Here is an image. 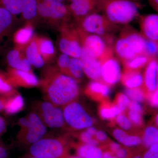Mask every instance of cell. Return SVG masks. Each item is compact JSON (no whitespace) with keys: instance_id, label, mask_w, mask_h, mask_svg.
I'll return each mask as SVG.
<instances>
[{"instance_id":"50","label":"cell","mask_w":158,"mask_h":158,"mask_svg":"<svg viewBox=\"0 0 158 158\" xmlns=\"http://www.w3.org/2000/svg\"><path fill=\"white\" fill-rule=\"evenodd\" d=\"M142 154L137 150L135 149L131 155L127 158H142Z\"/></svg>"},{"instance_id":"3","label":"cell","mask_w":158,"mask_h":158,"mask_svg":"<svg viewBox=\"0 0 158 158\" xmlns=\"http://www.w3.org/2000/svg\"><path fill=\"white\" fill-rule=\"evenodd\" d=\"M102 11L118 25H127L139 15V3L131 0H99Z\"/></svg>"},{"instance_id":"45","label":"cell","mask_w":158,"mask_h":158,"mask_svg":"<svg viewBox=\"0 0 158 158\" xmlns=\"http://www.w3.org/2000/svg\"><path fill=\"white\" fill-rule=\"evenodd\" d=\"M101 147L103 150L102 158H118L112 152L105 146Z\"/></svg>"},{"instance_id":"5","label":"cell","mask_w":158,"mask_h":158,"mask_svg":"<svg viewBox=\"0 0 158 158\" xmlns=\"http://www.w3.org/2000/svg\"><path fill=\"white\" fill-rule=\"evenodd\" d=\"M77 25L87 33L102 37L113 47L115 34L120 27V26L112 22L104 15L99 13L86 16Z\"/></svg>"},{"instance_id":"23","label":"cell","mask_w":158,"mask_h":158,"mask_svg":"<svg viewBox=\"0 0 158 158\" xmlns=\"http://www.w3.org/2000/svg\"><path fill=\"white\" fill-rule=\"evenodd\" d=\"M24 49L26 58L31 65L37 68H41L44 65L45 62L40 53L36 35H34Z\"/></svg>"},{"instance_id":"28","label":"cell","mask_w":158,"mask_h":158,"mask_svg":"<svg viewBox=\"0 0 158 158\" xmlns=\"http://www.w3.org/2000/svg\"><path fill=\"white\" fill-rule=\"evenodd\" d=\"M77 155L83 158H102L101 147L80 143L75 146Z\"/></svg>"},{"instance_id":"56","label":"cell","mask_w":158,"mask_h":158,"mask_svg":"<svg viewBox=\"0 0 158 158\" xmlns=\"http://www.w3.org/2000/svg\"><path fill=\"white\" fill-rule=\"evenodd\" d=\"M131 1H133V2H135L139 3V2H140V1H141V0H131Z\"/></svg>"},{"instance_id":"46","label":"cell","mask_w":158,"mask_h":158,"mask_svg":"<svg viewBox=\"0 0 158 158\" xmlns=\"http://www.w3.org/2000/svg\"><path fill=\"white\" fill-rule=\"evenodd\" d=\"M8 152L6 147L0 144V158H7Z\"/></svg>"},{"instance_id":"19","label":"cell","mask_w":158,"mask_h":158,"mask_svg":"<svg viewBox=\"0 0 158 158\" xmlns=\"http://www.w3.org/2000/svg\"><path fill=\"white\" fill-rule=\"evenodd\" d=\"M110 92V86L101 81H91L85 89L88 96L94 100L101 102L108 99Z\"/></svg>"},{"instance_id":"48","label":"cell","mask_w":158,"mask_h":158,"mask_svg":"<svg viewBox=\"0 0 158 158\" xmlns=\"http://www.w3.org/2000/svg\"><path fill=\"white\" fill-rule=\"evenodd\" d=\"M86 129V131L87 132H88V134H90V135L94 138L95 134H96V132L98 131L96 128L94 127L93 126H90L87 128Z\"/></svg>"},{"instance_id":"58","label":"cell","mask_w":158,"mask_h":158,"mask_svg":"<svg viewBox=\"0 0 158 158\" xmlns=\"http://www.w3.org/2000/svg\"><path fill=\"white\" fill-rule=\"evenodd\" d=\"M30 158H38L35 157L33 156V157H32Z\"/></svg>"},{"instance_id":"57","label":"cell","mask_w":158,"mask_h":158,"mask_svg":"<svg viewBox=\"0 0 158 158\" xmlns=\"http://www.w3.org/2000/svg\"><path fill=\"white\" fill-rule=\"evenodd\" d=\"M59 1H60V2H63L65 1V0H59Z\"/></svg>"},{"instance_id":"31","label":"cell","mask_w":158,"mask_h":158,"mask_svg":"<svg viewBox=\"0 0 158 158\" xmlns=\"http://www.w3.org/2000/svg\"><path fill=\"white\" fill-rule=\"evenodd\" d=\"M24 105V101L21 95H15L5 102L4 110L9 114H14L20 111Z\"/></svg>"},{"instance_id":"25","label":"cell","mask_w":158,"mask_h":158,"mask_svg":"<svg viewBox=\"0 0 158 158\" xmlns=\"http://www.w3.org/2000/svg\"><path fill=\"white\" fill-rule=\"evenodd\" d=\"M120 81L126 88H140L143 83V75L139 71L124 70Z\"/></svg>"},{"instance_id":"52","label":"cell","mask_w":158,"mask_h":158,"mask_svg":"<svg viewBox=\"0 0 158 158\" xmlns=\"http://www.w3.org/2000/svg\"><path fill=\"white\" fill-rule=\"evenodd\" d=\"M5 107V102H3L2 100L0 99V111L4 109Z\"/></svg>"},{"instance_id":"10","label":"cell","mask_w":158,"mask_h":158,"mask_svg":"<svg viewBox=\"0 0 158 158\" xmlns=\"http://www.w3.org/2000/svg\"><path fill=\"white\" fill-rule=\"evenodd\" d=\"M2 6L16 19L19 16L27 22L37 18V0H0Z\"/></svg>"},{"instance_id":"4","label":"cell","mask_w":158,"mask_h":158,"mask_svg":"<svg viewBox=\"0 0 158 158\" xmlns=\"http://www.w3.org/2000/svg\"><path fill=\"white\" fill-rule=\"evenodd\" d=\"M71 15L68 6L59 0H37V18L59 31L70 21Z\"/></svg>"},{"instance_id":"27","label":"cell","mask_w":158,"mask_h":158,"mask_svg":"<svg viewBox=\"0 0 158 158\" xmlns=\"http://www.w3.org/2000/svg\"><path fill=\"white\" fill-rule=\"evenodd\" d=\"M120 113H122L118 107L108 99L101 102L98 107L99 116L104 120L113 121Z\"/></svg>"},{"instance_id":"38","label":"cell","mask_w":158,"mask_h":158,"mask_svg":"<svg viewBox=\"0 0 158 158\" xmlns=\"http://www.w3.org/2000/svg\"><path fill=\"white\" fill-rule=\"evenodd\" d=\"M79 139L82 143L94 145V146L102 147L101 144L95 139V138L90 135V134L85 131L80 134Z\"/></svg>"},{"instance_id":"47","label":"cell","mask_w":158,"mask_h":158,"mask_svg":"<svg viewBox=\"0 0 158 158\" xmlns=\"http://www.w3.org/2000/svg\"><path fill=\"white\" fill-rule=\"evenodd\" d=\"M6 127V122L5 119L0 116V135H2L5 131Z\"/></svg>"},{"instance_id":"42","label":"cell","mask_w":158,"mask_h":158,"mask_svg":"<svg viewBox=\"0 0 158 158\" xmlns=\"http://www.w3.org/2000/svg\"><path fill=\"white\" fill-rule=\"evenodd\" d=\"M142 158H158V145L147 148L142 154Z\"/></svg>"},{"instance_id":"14","label":"cell","mask_w":158,"mask_h":158,"mask_svg":"<svg viewBox=\"0 0 158 158\" xmlns=\"http://www.w3.org/2000/svg\"><path fill=\"white\" fill-rule=\"evenodd\" d=\"M44 120L46 124L52 128L62 127L65 123L63 111L54 106V104L45 102L41 106Z\"/></svg>"},{"instance_id":"32","label":"cell","mask_w":158,"mask_h":158,"mask_svg":"<svg viewBox=\"0 0 158 158\" xmlns=\"http://www.w3.org/2000/svg\"><path fill=\"white\" fill-rule=\"evenodd\" d=\"M84 74L83 63L81 59L71 57L68 76L71 77L77 81L81 79Z\"/></svg>"},{"instance_id":"6","label":"cell","mask_w":158,"mask_h":158,"mask_svg":"<svg viewBox=\"0 0 158 158\" xmlns=\"http://www.w3.org/2000/svg\"><path fill=\"white\" fill-rule=\"evenodd\" d=\"M77 28L82 48L89 56L98 59L101 62L114 56L113 46L103 38L96 34L87 33L77 25Z\"/></svg>"},{"instance_id":"20","label":"cell","mask_w":158,"mask_h":158,"mask_svg":"<svg viewBox=\"0 0 158 158\" xmlns=\"http://www.w3.org/2000/svg\"><path fill=\"white\" fill-rule=\"evenodd\" d=\"M22 50L16 47L10 50L7 54V62L13 69L31 71V65Z\"/></svg>"},{"instance_id":"53","label":"cell","mask_w":158,"mask_h":158,"mask_svg":"<svg viewBox=\"0 0 158 158\" xmlns=\"http://www.w3.org/2000/svg\"><path fill=\"white\" fill-rule=\"evenodd\" d=\"M83 158L79 156H69L67 155L66 156H65L64 158Z\"/></svg>"},{"instance_id":"39","label":"cell","mask_w":158,"mask_h":158,"mask_svg":"<svg viewBox=\"0 0 158 158\" xmlns=\"http://www.w3.org/2000/svg\"><path fill=\"white\" fill-rule=\"evenodd\" d=\"M127 116L135 126L140 127L143 124L142 114L131 110H128Z\"/></svg>"},{"instance_id":"12","label":"cell","mask_w":158,"mask_h":158,"mask_svg":"<svg viewBox=\"0 0 158 158\" xmlns=\"http://www.w3.org/2000/svg\"><path fill=\"white\" fill-rule=\"evenodd\" d=\"M17 19L8 10L0 6V55L11 38Z\"/></svg>"},{"instance_id":"8","label":"cell","mask_w":158,"mask_h":158,"mask_svg":"<svg viewBox=\"0 0 158 158\" xmlns=\"http://www.w3.org/2000/svg\"><path fill=\"white\" fill-rule=\"evenodd\" d=\"M67 152L65 143L54 138H41L30 148L32 156L38 158H63L67 155Z\"/></svg>"},{"instance_id":"7","label":"cell","mask_w":158,"mask_h":158,"mask_svg":"<svg viewBox=\"0 0 158 158\" xmlns=\"http://www.w3.org/2000/svg\"><path fill=\"white\" fill-rule=\"evenodd\" d=\"M60 31L59 47L62 53L71 57L80 58L82 48L77 25L68 22L62 26Z\"/></svg>"},{"instance_id":"24","label":"cell","mask_w":158,"mask_h":158,"mask_svg":"<svg viewBox=\"0 0 158 158\" xmlns=\"http://www.w3.org/2000/svg\"><path fill=\"white\" fill-rule=\"evenodd\" d=\"M34 28L31 22L19 29L14 34L13 40L17 48L24 49L34 36Z\"/></svg>"},{"instance_id":"26","label":"cell","mask_w":158,"mask_h":158,"mask_svg":"<svg viewBox=\"0 0 158 158\" xmlns=\"http://www.w3.org/2000/svg\"><path fill=\"white\" fill-rule=\"evenodd\" d=\"M37 43L40 53L45 63L53 59L55 49L52 42L48 38L37 36Z\"/></svg>"},{"instance_id":"15","label":"cell","mask_w":158,"mask_h":158,"mask_svg":"<svg viewBox=\"0 0 158 158\" xmlns=\"http://www.w3.org/2000/svg\"><path fill=\"white\" fill-rule=\"evenodd\" d=\"M139 25L140 33L145 39L158 42V14L141 16Z\"/></svg>"},{"instance_id":"41","label":"cell","mask_w":158,"mask_h":158,"mask_svg":"<svg viewBox=\"0 0 158 158\" xmlns=\"http://www.w3.org/2000/svg\"><path fill=\"white\" fill-rule=\"evenodd\" d=\"M94 138L100 143L102 147L107 145L111 141L107 134L102 130H98L97 131Z\"/></svg>"},{"instance_id":"13","label":"cell","mask_w":158,"mask_h":158,"mask_svg":"<svg viewBox=\"0 0 158 158\" xmlns=\"http://www.w3.org/2000/svg\"><path fill=\"white\" fill-rule=\"evenodd\" d=\"M121 69L118 59L114 56L102 62V81L110 87L120 81Z\"/></svg>"},{"instance_id":"21","label":"cell","mask_w":158,"mask_h":158,"mask_svg":"<svg viewBox=\"0 0 158 158\" xmlns=\"http://www.w3.org/2000/svg\"><path fill=\"white\" fill-rule=\"evenodd\" d=\"M10 82L25 87L36 86L39 83L37 77L31 71L12 69L9 72Z\"/></svg>"},{"instance_id":"36","label":"cell","mask_w":158,"mask_h":158,"mask_svg":"<svg viewBox=\"0 0 158 158\" xmlns=\"http://www.w3.org/2000/svg\"><path fill=\"white\" fill-rule=\"evenodd\" d=\"M144 54L150 58L158 56V42L145 39Z\"/></svg>"},{"instance_id":"11","label":"cell","mask_w":158,"mask_h":158,"mask_svg":"<svg viewBox=\"0 0 158 158\" xmlns=\"http://www.w3.org/2000/svg\"><path fill=\"white\" fill-rule=\"evenodd\" d=\"M68 7L77 24L86 16L102 11L99 0H70Z\"/></svg>"},{"instance_id":"18","label":"cell","mask_w":158,"mask_h":158,"mask_svg":"<svg viewBox=\"0 0 158 158\" xmlns=\"http://www.w3.org/2000/svg\"><path fill=\"white\" fill-rule=\"evenodd\" d=\"M158 60L156 58L150 59L145 66L143 75V83L141 88L151 94L157 88L156 66Z\"/></svg>"},{"instance_id":"43","label":"cell","mask_w":158,"mask_h":158,"mask_svg":"<svg viewBox=\"0 0 158 158\" xmlns=\"http://www.w3.org/2000/svg\"><path fill=\"white\" fill-rule=\"evenodd\" d=\"M127 110L138 112V113L142 114L143 113V108L139 102H138L131 101Z\"/></svg>"},{"instance_id":"51","label":"cell","mask_w":158,"mask_h":158,"mask_svg":"<svg viewBox=\"0 0 158 158\" xmlns=\"http://www.w3.org/2000/svg\"><path fill=\"white\" fill-rule=\"evenodd\" d=\"M20 124L23 127H27V128L30 124L29 119L25 118H21L19 120Z\"/></svg>"},{"instance_id":"55","label":"cell","mask_w":158,"mask_h":158,"mask_svg":"<svg viewBox=\"0 0 158 158\" xmlns=\"http://www.w3.org/2000/svg\"><path fill=\"white\" fill-rule=\"evenodd\" d=\"M155 121L156 123V124H157V125L158 126V114L156 116L155 118Z\"/></svg>"},{"instance_id":"29","label":"cell","mask_w":158,"mask_h":158,"mask_svg":"<svg viewBox=\"0 0 158 158\" xmlns=\"http://www.w3.org/2000/svg\"><path fill=\"white\" fill-rule=\"evenodd\" d=\"M151 59L147 55L143 54L125 61L122 63L124 70L141 71V69L146 66Z\"/></svg>"},{"instance_id":"40","label":"cell","mask_w":158,"mask_h":158,"mask_svg":"<svg viewBox=\"0 0 158 158\" xmlns=\"http://www.w3.org/2000/svg\"><path fill=\"white\" fill-rule=\"evenodd\" d=\"M12 90L10 82L7 81L0 74V93L8 94L11 93Z\"/></svg>"},{"instance_id":"16","label":"cell","mask_w":158,"mask_h":158,"mask_svg":"<svg viewBox=\"0 0 158 158\" xmlns=\"http://www.w3.org/2000/svg\"><path fill=\"white\" fill-rule=\"evenodd\" d=\"M80 59L83 63L85 74L92 81H102L101 62L98 59L90 56L83 48Z\"/></svg>"},{"instance_id":"9","label":"cell","mask_w":158,"mask_h":158,"mask_svg":"<svg viewBox=\"0 0 158 158\" xmlns=\"http://www.w3.org/2000/svg\"><path fill=\"white\" fill-rule=\"evenodd\" d=\"M63 113L65 122L74 129H84L94 124L93 117L81 104L75 101L65 106Z\"/></svg>"},{"instance_id":"44","label":"cell","mask_w":158,"mask_h":158,"mask_svg":"<svg viewBox=\"0 0 158 158\" xmlns=\"http://www.w3.org/2000/svg\"><path fill=\"white\" fill-rule=\"evenodd\" d=\"M149 102L152 106L158 107V88L155 91L151 94L149 97Z\"/></svg>"},{"instance_id":"49","label":"cell","mask_w":158,"mask_h":158,"mask_svg":"<svg viewBox=\"0 0 158 158\" xmlns=\"http://www.w3.org/2000/svg\"><path fill=\"white\" fill-rule=\"evenodd\" d=\"M151 6L157 12L158 14V0H148Z\"/></svg>"},{"instance_id":"35","label":"cell","mask_w":158,"mask_h":158,"mask_svg":"<svg viewBox=\"0 0 158 158\" xmlns=\"http://www.w3.org/2000/svg\"><path fill=\"white\" fill-rule=\"evenodd\" d=\"M130 102L131 100L125 94L119 92L116 94L113 103L118 107L121 113H124L128 109Z\"/></svg>"},{"instance_id":"17","label":"cell","mask_w":158,"mask_h":158,"mask_svg":"<svg viewBox=\"0 0 158 158\" xmlns=\"http://www.w3.org/2000/svg\"><path fill=\"white\" fill-rule=\"evenodd\" d=\"M28 119L30 124L26 139L28 142L33 144L41 139L46 132L47 129L42 120L35 113H31Z\"/></svg>"},{"instance_id":"30","label":"cell","mask_w":158,"mask_h":158,"mask_svg":"<svg viewBox=\"0 0 158 158\" xmlns=\"http://www.w3.org/2000/svg\"><path fill=\"white\" fill-rule=\"evenodd\" d=\"M142 144L146 148L153 145H158V129L148 126L144 130L142 137Z\"/></svg>"},{"instance_id":"34","label":"cell","mask_w":158,"mask_h":158,"mask_svg":"<svg viewBox=\"0 0 158 158\" xmlns=\"http://www.w3.org/2000/svg\"><path fill=\"white\" fill-rule=\"evenodd\" d=\"M114 119L115 123L120 129L125 131H131L135 126L124 113L118 114Z\"/></svg>"},{"instance_id":"37","label":"cell","mask_w":158,"mask_h":158,"mask_svg":"<svg viewBox=\"0 0 158 158\" xmlns=\"http://www.w3.org/2000/svg\"><path fill=\"white\" fill-rule=\"evenodd\" d=\"M71 57L66 54L62 53L59 56L57 60V64L59 70L62 73L68 76L69 68Z\"/></svg>"},{"instance_id":"22","label":"cell","mask_w":158,"mask_h":158,"mask_svg":"<svg viewBox=\"0 0 158 158\" xmlns=\"http://www.w3.org/2000/svg\"><path fill=\"white\" fill-rule=\"evenodd\" d=\"M112 134L119 144L125 147L135 148L142 144V138L137 135H130L121 129H113Z\"/></svg>"},{"instance_id":"2","label":"cell","mask_w":158,"mask_h":158,"mask_svg":"<svg viewBox=\"0 0 158 158\" xmlns=\"http://www.w3.org/2000/svg\"><path fill=\"white\" fill-rule=\"evenodd\" d=\"M145 39L141 33L129 26L122 29L114 42L113 50L122 63L144 54Z\"/></svg>"},{"instance_id":"54","label":"cell","mask_w":158,"mask_h":158,"mask_svg":"<svg viewBox=\"0 0 158 158\" xmlns=\"http://www.w3.org/2000/svg\"><path fill=\"white\" fill-rule=\"evenodd\" d=\"M157 88H158V61L156 66Z\"/></svg>"},{"instance_id":"33","label":"cell","mask_w":158,"mask_h":158,"mask_svg":"<svg viewBox=\"0 0 158 158\" xmlns=\"http://www.w3.org/2000/svg\"><path fill=\"white\" fill-rule=\"evenodd\" d=\"M124 93L131 101L140 103L144 101L145 98V93L141 87L133 88H126Z\"/></svg>"},{"instance_id":"1","label":"cell","mask_w":158,"mask_h":158,"mask_svg":"<svg viewBox=\"0 0 158 158\" xmlns=\"http://www.w3.org/2000/svg\"><path fill=\"white\" fill-rule=\"evenodd\" d=\"M43 85L48 98L55 105L65 106L74 101L80 93L76 80L52 69L44 79Z\"/></svg>"}]
</instances>
